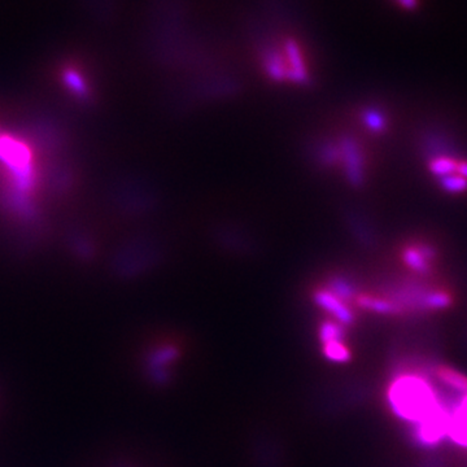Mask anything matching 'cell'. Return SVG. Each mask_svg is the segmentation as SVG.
I'll return each mask as SVG.
<instances>
[{
	"label": "cell",
	"mask_w": 467,
	"mask_h": 467,
	"mask_svg": "<svg viewBox=\"0 0 467 467\" xmlns=\"http://www.w3.org/2000/svg\"><path fill=\"white\" fill-rule=\"evenodd\" d=\"M318 300H319V303H321V305H322L325 309H327V310L331 312V313H334L336 318H337L342 324H343V322H344V324L352 322V319H353L352 313H351V312L346 309V306L342 304L339 300H336L334 296L322 294L319 296Z\"/></svg>",
	"instance_id": "4"
},
{
	"label": "cell",
	"mask_w": 467,
	"mask_h": 467,
	"mask_svg": "<svg viewBox=\"0 0 467 467\" xmlns=\"http://www.w3.org/2000/svg\"><path fill=\"white\" fill-rule=\"evenodd\" d=\"M441 186L449 193H462L467 188V179L458 174H452L441 178Z\"/></svg>",
	"instance_id": "6"
},
{
	"label": "cell",
	"mask_w": 467,
	"mask_h": 467,
	"mask_svg": "<svg viewBox=\"0 0 467 467\" xmlns=\"http://www.w3.org/2000/svg\"><path fill=\"white\" fill-rule=\"evenodd\" d=\"M387 403L392 413L414 427L448 407L437 383L419 371H403L387 388Z\"/></svg>",
	"instance_id": "1"
},
{
	"label": "cell",
	"mask_w": 467,
	"mask_h": 467,
	"mask_svg": "<svg viewBox=\"0 0 467 467\" xmlns=\"http://www.w3.org/2000/svg\"><path fill=\"white\" fill-rule=\"evenodd\" d=\"M324 353L330 361L339 362V364L346 362L351 358V352L344 344L343 339L324 343Z\"/></svg>",
	"instance_id": "5"
},
{
	"label": "cell",
	"mask_w": 467,
	"mask_h": 467,
	"mask_svg": "<svg viewBox=\"0 0 467 467\" xmlns=\"http://www.w3.org/2000/svg\"><path fill=\"white\" fill-rule=\"evenodd\" d=\"M437 383L446 387L453 395H459L467 391V376L448 366H437L435 369Z\"/></svg>",
	"instance_id": "3"
},
{
	"label": "cell",
	"mask_w": 467,
	"mask_h": 467,
	"mask_svg": "<svg viewBox=\"0 0 467 467\" xmlns=\"http://www.w3.org/2000/svg\"><path fill=\"white\" fill-rule=\"evenodd\" d=\"M456 400L449 401V425H448V439L461 448L467 449V391L459 395H455Z\"/></svg>",
	"instance_id": "2"
}]
</instances>
